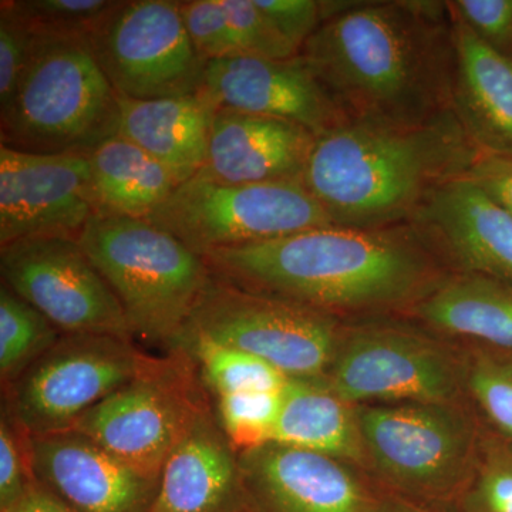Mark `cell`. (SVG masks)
Masks as SVG:
<instances>
[{"mask_svg":"<svg viewBox=\"0 0 512 512\" xmlns=\"http://www.w3.org/2000/svg\"><path fill=\"white\" fill-rule=\"evenodd\" d=\"M481 153L454 110L419 124L348 121L316 137L302 184L333 225L394 227Z\"/></svg>","mask_w":512,"mask_h":512,"instance_id":"3","label":"cell"},{"mask_svg":"<svg viewBox=\"0 0 512 512\" xmlns=\"http://www.w3.org/2000/svg\"><path fill=\"white\" fill-rule=\"evenodd\" d=\"M89 39L97 63L123 99H170L200 90L208 62L188 36L180 2H117Z\"/></svg>","mask_w":512,"mask_h":512,"instance_id":"11","label":"cell"},{"mask_svg":"<svg viewBox=\"0 0 512 512\" xmlns=\"http://www.w3.org/2000/svg\"><path fill=\"white\" fill-rule=\"evenodd\" d=\"M30 471L37 483L77 512H150L160 478L150 476L74 430L29 436Z\"/></svg>","mask_w":512,"mask_h":512,"instance_id":"16","label":"cell"},{"mask_svg":"<svg viewBox=\"0 0 512 512\" xmlns=\"http://www.w3.org/2000/svg\"><path fill=\"white\" fill-rule=\"evenodd\" d=\"M79 242L134 338L173 348L214 276L204 256L153 222L116 215L93 217Z\"/></svg>","mask_w":512,"mask_h":512,"instance_id":"5","label":"cell"},{"mask_svg":"<svg viewBox=\"0 0 512 512\" xmlns=\"http://www.w3.org/2000/svg\"><path fill=\"white\" fill-rule=\"evenodd\" d=\"M451 23L456 47L453 109L458 120L483 153L512 157V62L454 16Z\"/></svg>","mask_w":512,"mask_h":512,"instance_id":"21","label":"cell"},{"mask_svg":"<svg viewBox=\"0 0 512 512\" xmlns=\"http://www.w3.org/2000/svg\"><path fill=\"white\" fill-rule=\"evenodd\" d=\"M147 356L133 339L63 333L6 387L3 406L29 436L70 430L84 413L133 379Z\"/></svg>","mask_w":512,"mask_h":512,"instance_id":"10","label":"cell"},{"mask_svg":"<svg viewBox=\"0 0 512 512\" xmlns=\"http://www.w3.org/2000/svg\"><path fill=\"white\" fill-rule=\"evenodd\" d=\"M148 221L198 255L333 225L302 183L228 184L194 177Z\"/></svg>","mask_w":512,"mask_h":512,"instance_id":"9","label":"cell"},{"mask_svg":"<svg viewBox=\"0 0 512 512\" xmlns=\"http://www.w3.org/2000/svg\"><path fill=\"white\" fill-rule=\"evenodd\" d=\"M36 32L90 36L117 2L113 0H19Z\"/></svg>","mask_w":512,"mask_h":512,"instance_id":"31","label":"cell"},{"mask_svg":"<svg viewBox=\"0 0 512 512\" xmlns=\"http://www.w3.org/2000/svg\"><path fill=\"white\" fill-rule=\"evenodd\" d=\"M97 215L87 154H32L0 144V247L79 239Z\"/></svg>","mask_w":512,"mask_h":512,"instance_id":"14","label":"cell"},{"mask_svg":"<svg viewBox=\"0 0 512 512\" xmlns=\"http://www.w3.org/2000/svg\"><path fill=\"white\" fill-rule=\"evenodd\" d=\"M214 111L197 94L156 100L120 97L119 136L146 151L181 185L207 161Z\"/></svg>","mask_w":512,"mask_h":512,"instance_id":"22","label":"cell"},{"mask_svg":"<svg viewBox=\"0 0 512 512\" xmlns=\"http://www.w3.org/2000/svg\"><path fill=\"white\" fill-rule=\"evenodd\" d=\"M173 349L190 353L214 399L232 393L279 392L289 379L259 357L197 336H184Z\"/></svg>","mask_w":512,"mask_h":512,"instance_id":"26","label":"cell"},{"mask_svg":"<svg viewBox=\"0 0 512 512\" xmlns=\"http://www.w3.org/2000/svg\"><path fill=\"white\" fill-rule=\"evenodd\" d=\"M248 512H367L373 494L343 461L266 443L238 453Z\"/></svg>","mask_w":512,"mask_h":512,"instance_id":"17","label":"cell"},{"mask_svg":"<svg viewBox=\"0 0 512 512\" xmlns=\"http://www.w3.org/2000/svg\"><path fill=\"white\" fill-rule=\"evenodd\" d=\"M281 399L282 390L215 397V416L237 453L271 443L281 410Z\"/></svg>","mask_w":512,"mask_h":512,"instance_id":"28","label":"cell"},{"mask_svg":"<svg viewBox=\"0 0 512 512\" xmlns=\"http://www.w3.org/2000/svg\"><path fill=\"white\" fill-rule=\"evenodd\" d=\"M323 379L349 404L453 403L463 373L450 353L427 336L367 326L343 332Z\"/></svg>","mask_w":512,"mask_h":512,"instance_id":"12","label":"cell"},{"mask_svg":"<svg viewBox=\"0 0 512 512\" xmlns=\"http://www.w3.org/2000/svg\"><path fill=\"white\" fill-rule=\"evenodd\" d=\"M467 177L512 214V157L481 153Z\"/></svg>","mask_w":512,"mask_h":512,"instance_id":"38","label":"cell"},{"mask_svg":"<svg viewBox=\"0 0 512 512\" xmlns=\"http://www.w3.org/2000/svg\"><path fill=\"white\" fill-rule=\"evenodd\" d=\"M271 443L340 461L366 457L355 407L333 392L323 377H289Z\"/></svg>","mask_w":512,"mask_h":512,"instance_id":"23","label":"cell"},{"mask_svg":"<svg viewBox=\"0 0 512 512\" xmlns=\"http://www.w3.org/2000/svg\"><path fill=\"white\" fill-rule=\"evenodd\" d=\"M119 126L120 96L89 36L36 32L18 89L0 109V144L23 153L89 154Z\"/></svg>","mask_w":512,"mask_h":512,"instance_id":"4","label":"cell"},{"mask_svg":"<svg viewBox=\"0 0 512 512\" xmlns=\"http://www.w3.org/2000/svg\"><path fill=\"white\" fill-rule=\"evenodd\" d=\"M180 10L191 42L207 62L239 57L222 0H187Z\"/></svg>","mask_w":512,"mask_h":512,"instance_id":"34","label":"cell"},{"mask_svg":"<svg viewBox=\"0 0 512 512\" xmlns=\"http://www.w3.org/2000/svg\"><path fill=\"white\" fill-rule=\"evenodd\" d=\"M356 412L366 456L399 497L429 507L467 491L474 430L453 404H372Z\"/></svg>","mask_w":512,"mask_h":512,"instance_id":"7","label":"cell"},{"mask_svg":"<svg viewBox=\"0 0 512 512\" xmlns=\"http://www.w3.org/2000/svg\"><path fill=\"white\" fill-rule=\"evenodd\" d=\"M461 504L464 512H512V440L488 448Z\"/></svg>","mask_w":512,"mask_h":512,"instance_id":"32","label":"cell"},{"mask_svg":"<svg viewBox=\"0 0 512 512\" xmlns=\"http://www.w3.org/2000/svg\"><path fill=\"white\" fill-rule=\"evenodd\" d=\"M63 333L12 289L0 286V377L3 389L56 345Z\"/></svg>","mask_w":512,"mask_h":512,"instance_id":"27","label":"cell"},{"mask_svg":"<svg viewBox=\"0 0 512 512\" xmlns=\"http://www.w3.org/2000/svg\"><path fill=\"white\" fill-rule=\"evenodd\" d=\"M2 284L64 335L133 339L119 299L79 239H20L0 247Z\"/></svg>","mask_w":512,"mask_h":512,"instance_id":"13","label":"cell"},{"mask_svg":"<svg viewBox=\"0 0 512 512\" xmlns=\"http://www.w3.org/2000/svg\"><path fill=\"white\" fill-rule=\"evenodd\" d=\"M33 481L25 431L3 406L0 419V511H12Z\"/></svg>","mask_w":512,"mask_h":512,"instance_id":"37","label":"cell"},{"mask_svg":"<svg viewBox=\"0 0 512 512\" xmlns=\"http://www.w3.org/2000/svg\"><path fill=\"white\" fill-rule=\"evenodd\" d=\"M299 56L353 123L419 124L454 110L446 2H353L319 26Z\"/></svg>","mask_w":512,"mask_h":512,"instance_id":"1","label":"cell"},{"mask_svg":"<svg viewBox=\"0 0 512 512\" xmlns=\"http://www.w3.org/2000/svg\"><path fill=\"white\" fill-rule=\"evenodd\" d=\"M275 29L299 50L323 22L353 5L329 0H255Z\"/></svg>","mask_w":512,"mask_h":512,"instance_id":"35","label":"cell"},{"mask_svg":"<svg viewBox=\"0 0 512 512\" xmlns=\"http://www.w3.org/2000/svg\"><path fill=\"white\" fill-rule=\"evenodd\" d=\"M222 3L227 10L239 57L284 60L301 53L275 29L255 0H222Z\"/></svg>","mask_w":512,"mask_h":512,"instance_id":"30","label":"cell"},{"mask_svg":"<svg viewBox=\"0 0 512 512\" xmlns=\"http://www.w3.org/2000/svg\"><path fill=\"white\" fill-rule=\"evenodd\" d=\"M446 6L485 45L512 62V0H454Z\"/></svg>","mask_w":512,"mask_h":512,"instance_id":"36","label":"cell"},{"mask_svg":"<svg viewBox=\"0 0 512 512\" xmlns=\"http://www.w3.org/2000/svg\"><path fill=\"white\" fill-rule=\"evenodd\" d=\"M184 336L242 350L286 377L313 379L328 373L343 330L335 315L245 291L214 275L178 340Z\"/></svg>","mask_w":512,"mask_h":512,"instance_id":"8","label":"cell"},{"mask_svg":"<svg viewBox=\"0 0 512 512\" xmlns=\"http://www.w3.org/2000/svg\"><path fill=\"white\" fill-rule=\"evenodd\" d=\"M87 157L97 215L147 220L180 185L167 168L119 134Z\"/></svg>","mask_w":512,"mask_h":512,"instance_id":"25","label":"cell"},{"mask_svg":"<svg viewBox=\"0 0 512 512\" xmlns=\"http://www.w3.org/2000/svg\"><path fill=\"white\" fill-rule=\"evenodd\" d=\"M10 512H77L45 485L33 481Z\"/></svg>","mask_w":512,"mask_h":512,"instance_id":"39","label":"cell"},{"mask_svg":"<svg viewBox=\"0 0 512 512\" xmlns=\"http://www.w3.org/2000/svg\"><path fill=\"white\" fill-rule=\"evenodd\" d=\"M468 389L487 419L512 440V352L485 349L466 372Z\"/></svg>","mask_w":512,"mask_h":512,"instance_id":"29","label":"cell"},{"mask_svg":"<svg viewBox=\"0 0 512 512\" xmlns=\"http://www.w3.org/2000/svg\"><path fill=\"white\" fill-rule=\"evenodd\" d=\"M204 258L228 284L335 316L416 305L444 281L436 256L410 224L329 225Z\"/></svg>","mask_w":512,"mask_h":512,"instance_id":"2","label":"cell"},{"mask_svg":"<svg viewBox=\"0 0 512 512\" xmlns=\"http://www.w3.org/2000/svg\"><path fill=\"white\" fill-rule=\"evenodd\" d=\"M35 35L16 0H3L0 3V109L18 89Z\"/></svg>","mask_w":512,"mask_h":512,"instance_id":"33","label":"cell"},{"mask_svg":"<svg viewBox=\"0 0 512 512\" xmlns=\"http://www.w3.org/2000/svg\"><path fill=\"white\" fill-rule=\"evenodd\" d=\"M197 96L214 110L292 121L316 137L348 123L301 56L211 60Z\"/></svg>","mask_w":512,"mask_h":512,"instance_id":"15","label":"cell"},{"mask_svg":"<svg viewBox=\"0 0 512 512\" xmlns=\"http://www.w3.org/2000/svg\"><path fill=\"white\" fill-rule=\"evenodd\" d=\"M433 252L461 269L512 285V214L468 177L441 185L409 221Z\"/></svg>","mask_w":512,"mask_h":512,"instance_id":"18","label":"cell"},{"mask_svg":"<svg viewBox=\"0 0 512 512\" xmlns=\"http://www.w3.org/2000/svg\"><path fill=\"white\" fill-rule=\"evenodd\" d=\"M416 313L441 332L512 352L510 284L481 275L451 276L416 303Z\"/></svg>","mask_w":512,"mask_h":512,"instance_id":"24","label":"cell"},{"mask_svg":"<svg viewBox=\"0 0 512 512\" xmlns=\"http://www.w3.org/2000/svg\"><path fill=\"white\" fill-rule=\"evenodd\" d=\"M367 512H439L399 495H377Z\"/></svg>","mask_w":512,"mask_h":512,"instance_id":"40","label":"cell"},{"mask_svg":"<svg viewBox=\"0 0 512 512\" xmlns=\"http://www.w3.org/2000/svg\"><path fill=\"white\" fill-rule=\"evenodd\" d=\"M316 136L274 117L215 110L204 167L195 177L228 184L302 183Z\"/></svg>","mask_w":512,"mask_h":512,"instance_id":"19","label":"cell"},{"mask_svg":"<svg viewBox=\"0 0 512 512\" xmlns=\"http://www.w3.org/2000/svg\"><path fill=\"white\" fill-rule=\"evenodd\" d=\"M214 406L190 353L148 355L133 379L84 413L77 431L130 466L161 477L195 420Z\"/></svg>","mask_w":512,"mask_h":512,"instance_id":"6","label":"cell"},{"mask_svg":"<svg viewBox=\"0 0 512 512\" xmlns=\"http://www.w3.org/2000/svg\"><path fill=\"white\" fill-rule=\"evenodd\" d=\"M150 512H248L238 453L214 406L195 420L165 461Z\"/></svg>","mask_w":512,"mask_h":512,"instance_id":"20","label":"cell"}]
</instances>
